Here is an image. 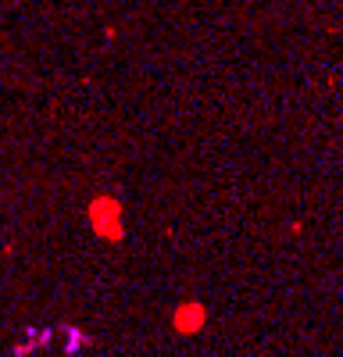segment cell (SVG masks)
Returning <instances> with one entry per match:
<instances>
[{
  "mask_svg": "<svg viewBox=\"0 0 343 357\" xmlns=\"http://www.w3.org/2000/svg\"><path fill=\"white\" fill-rule=\"evenodd\" d=\"M86 218H90V229L93 236H100V240L107 243H119L125 236V215H122V200L111 197V193H100L90 200V207H86Z\"/></svg>",
  "mask_w": 343,
  "mask_h": 357,
  "instance_id": "cell-1",
  "label": "cell"
},
{
  "mask_svg": "<svg viewBox=\"0 0 343 357\" xmlns=\"http://www.w3.org/2000/svg\"><path fill=\"white\" fill-rule=\"evenodd\" d=\"M208 325V307L200 301H183L176 311H172V329L183 336H197Z\"/></svg>",
  "mask_w": 343,
  "mask_h": 357,
  "instance_id": "cell-2",
  "label": "cell"
}]
</instances>
